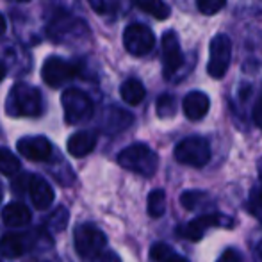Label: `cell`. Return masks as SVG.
Listing matches in <instances>:
<instances>
[{
	"label": "cell",
	"instance_id": "obj_27",
	"mask_svg": "<svg viewBox=\"0 0 262 262\" xmlns=\"http://www.w3.org/2000/svg\"><path fill=\"white\" fill-rule=\"evenodd\" d=\"M225 4H227V0H196V6L200 9V13L207 14V16L220 13L225 7Z\"/></svg>",
	"mask_w": 262,
	"mask_h": 262
},
{
	"label": "cell",
	"instance_id": "obj_34",
	"mask_svg": "<svg viewBox=\"0 0 262 262\" xmlns=\"http://www.w3.org/2000/svg\"><path fill=\"white\" fill-rule=\"evenodd\" d=\"M253 9L259 11V13H262V0H253Z\"/></svg>",
	"mask_w": 262,
	"mask_h": 262
},
{
	"label": "cell",
	"instance_id": "obj_35",
	"mask_svg": "<svg viewBox=\"0 0 262 262\" xmlns=\"http://www.w3.org/2000/svg\"><path fill=\"white\" fill-rule=\"evenodd\" d=\"M4 77H6V68H4V66L0 64V82L4 80Z\"/></svg>",
	"mask_w": 262,
	"mask_h": 262
},
{
	"label": "cell",
	"instance_id": "obj_31",
	"mask_svg": "<svg viewBox=\"0 0 262 262\" xmlns=\"http://www.w3.org/2000/svg\"><path fill=\"white\" fill-rule=\"evenodd\" d=\"M93 262H121L120 257L113 252H100L93 257Z\"/></svg>",
	"mask_w": 262,
	"mask_h": 262
},
{
	"label": "cell",
	"instance_id": "obj_30",
	"mask_svg": "<svg viewBox=\"0 0 262 262\" xmlns=\"http://www.w3.org/2000/svg\"><path fill=\"white\" fill-rule=\"evenodd\" d=\"M250 246L253 248V253H255V259L262 262V232H257L253 234V239H250Z\"/></svg>",
	"mask_w": 262,
	"mask_h": 262
},
{
	"label": "cell",
	"instance_id": "obj_17",
	"mask_svg": "<svg viewBox=\"0 0 262 262\" xmlns=\"http://www.w3.org/2000/svg\"><path fill=\"white\" fill-rule=\"evenodd\" d=\"M31 210L21 202H11L2 209V221L9 227H21V225L31 223Z\"/></svg>",
	"mask_w": 262,
	"mask_h": 262
},
{
	"label": "cell",
	"instance_id": "obj_3",
	"mask_svg": "<svg viewBox=\"0 0 262 262\" xmlns=\"http://www.w3.org/2000/svg\"><path fill=\"white\" fill-rule=\"evenodd\" d=\"M232 227H234V217L221 212H210V214H202V216L194 217L189 223L177 227V234L180 237L187 239V241L196 243L204 239L205 232L210 230V228H232Z\"/></svg>",
	"mask_w": 262,
	"mask_h": 262
},
{
	"label": "cell",
	"instance_id": "obj_21",
	"mask_svg": "<svg viewBox=\"0 0 262 262\" xmlns=\"http://www.w3.org/2000/svg\"><path fill=\"white\" fill-rule=\"evenodd\" d=\"M134 4L141 11L152 14L157 20H166V18H169V14H171L169 6L166 2H162V0H134Z\"/></svg>",
	"mask_w": 262,
	"mask_h": 262
},
{
	"label": "cell",
	"instance_id": "obj_10",
	"mask_svg": "<svg viewBox=\"0 0 262 262\" xmlns=\"http://www.w3.org/2000/svg\"><path fill=\"white\" fill-rule=\"evenodd\" d=\"M184 64V54L175 31H166L162 36V72L166 79H173Z\"/></svg>",
	"mask_w": 262,
	"mask_h": 262
},
{
	"label": "cell",
	"instance_id": "obj_20",
	"mask_svg": "<svg viewBox=\"0 0 262 262\" xmlns=\"http://www.w3.org/2000/svg\"><path fill=\"white\" fill-rule=\"evenodd\" d=\"M150 260L154 262H189L184 255H179L175 250L166 243H156L150 248Z\"/></svg>",
	"mask_w": 262,
	"mask_h": 262
},
{
	"label": "cell",
	"instance_id": "obj_32",
	"mask_svg": "<svg viewBox=\"0 0 262 262\" xmlns=\"http://www.w3.org/2000/svg\"><path fill=\"white\" fill-rule=\"evenodd\" d=\"M252 118H253V123H255L257 127L262 130V97L255 102V105H253Z\"/></svg>",
	"mask_w": 262,
	"mask_h": 262
},
{
	"label": "cell",
	"instance_id": "obj_23",
	"mask_svg": "<svg viewBox=\"0 0 262 262\" xmlns=\"http://www.w3.org/2000/svg\"><path fill=\"white\" fill-rule=\"evenodd\" d=\"M20 161L9 148H0V173L6 177H14L20 171Z\"/></svg>",
	"mask_w": 262,
	"mask_h": 262
},
{
	"label": "cell",
	"instance_id": "obj_24",
	"mask_svg": "<svg viewBox=\"0 0 262 262\" xmlns=\"http://www.w3.org/2000/svg\"><path fill=\"white\" fill-rule=\"evenodd\" d=\"M148 216L150 217H161L166 212V193L162 189H154L148 194Z\"/></svg>",
	"mask_w": 262,
	"mask_h": 262
},
{
	"label": "cell",
	"instance_id": "obj_26",
	"mask_svg": "<svg viewBox=\"0 0 262 262\" xmlns=\"http://www.w3.org/2000/svg\"><path fill=\"white\" fill-rule=\"evenodd\" d=\"M156 107H157V114L161 118H171V116H175V113H177V100L173 95L164 93L157 98Z\"/></svg>",
	"mask_w": 262,
	"mask_h": 262
},
{
	"label": "cell",
	"instance_id": "obj_11",
	"mask_svg": "<svg viewBox=\"0 0 262 262\" xmlns=\"http://www.w3.org/2000/svg\"><path fill=\"white\" fill-rule=\"evenodd\" d=\"M18 152L25 159L34 162L49 161L52 157V145L47 138L43 136H32V138H21L16 143Z\"/></svg>",
	"mask_w": 262,
	"mask_h": 262
},
{
	"label": "cell",
	"instance_id": "obj_9",
	"mask_svg": "<svg viewBox=\"0 0 262 262\" xmlns=\"http://www.w3.org/2000/svg\"><path fill=\"white\" fill-rule=\"evenodd\" d=\"M123 45L130 55L141 57L154 50L156 47V36L150 31V27L143 24H132L123 32Z\"/></svg>",
	"mask_w": 262,
	"mask_h": 262
},
{
	"label": "cell",
	"instance_id": "obj_14",
	"mask_svg": "<svg viewBox=\"0 0 262 262\" xmlns=\"http://www.w3.org/2000/svg\"><path fill=\"white\" fill-rule=\"evenodd\" d=\"M82 21L75 20L70 14H55V18L50 21L49 25V36L54 39V41H64L68 38H75L77 34V27H82Z\"/></svg>",
	"mask_w": 262,
	"mask_h": 262
},
{
	"label": "cell",
	"instance_id": "obj_1",
	"mask_svg": "<svg viewBox=\"0 0 262 262\" xmlns=\"http://www.w3.org/2000/svg\"><path fill=\"white\" fill-rule=\"evenodd\" d=\"M6 111L11 118H38L43 114V98L39 90L29 84L18 82L11 88Z\"/></svg>",
	"mask_w": 262,
	"mask_h": 262
},
{
	"label": "cell",
	"instance_id": "obj_5",
	"mask_svg": "<svg viewBox=\"0 0 262 262\" xmlns=\"http://www.w3.org/2000/svg\"><path fill=\"white\" fill-rule=\"evenodd\" d=\"M62 109H64V120L70 125H79L93 116V102L84 91L77 88H70L62 93Z\"/></svg>",
	"mask_w": 262,
	"mask_h": 262
},
{
	"label": "cell",
	"instance_id": "obj_13",
	"mask_svg": "<svg viewBox=\"0 0 262 262\" xmlns=\"http://www.w3.org/2000/svg\"><path fill=\"white\" fill-rule=\"evenodd\" d=\"M29 194H31V200L34 209L38 210H47L50 209V205L54 204V189L45 179L38 175H31V180H29V187H27Z\"/></svg>",
	"mask_w": 262,
	"mask_h": 262
},
{
	"label": "cell",
	"instance_id": "obj_7",
	"mask_svg": "<svg viewBox=\"0 0 262 262\" xmlns=\"http://www.w3.org/2000/svg\"><path fill=\"white\" fill-rule=\"evenodd\" d=\"M75 250L82 259H93L97 253H100L105 248L107 239L100 228L93 227L90 223L79 225L75 228Z\"/></svg>",
	"mask_w": 262,
	"mask_h": 262
},
{
	"label": "cell",
	"instance_id": "obj_19",
	"mask_svg": "<svg viewBox=\"0 0 262 262\" xmlns=\"http://www.w3.org/2000/svg\"><path fill=\"white\" fill-rule=\"evenodd\" d=\"M120 95H121V98H123V102H127V104H130V105H138L145 100L146 90H145V86H143L141 80L127 79L123 84H121Z\"/></svg>",
	"mask_w": 262,
	"mask_h": 262
},
{
	"label": "cell",
	"instance_id": "obj_2",
	"mask_svg": "<svg viewBox=\"0 0 262 262\" xmlns=\"http://www.w3.org/2000/svg\"><path fill=\"white\" fill-rule=\"evenodd\" d=\"M118 164L141 177H154L159 166L157 154L145 143H134L121 150L118 156Z\"/></svg>",
	"mask_w": 262,
	"mask_h": 262
},
{
	"label": "cell",
	"instance_id": "obj_37",
	"mask_svg": "<svg viewBox=\"0 0 262 262\" xmlns=\"http://www.w3.org/2000/svg\"><path fill=\"white\" fill-rule=\"evenodd\" d=\"M0 202H2V191H0Z\"/></svg>",
	"mask_w": 262,
	"mask_h": 262
},
{
	"label": "cell",
	"instance_id": "obj_29",
	"mask_svg": "<svg viewBox=\"0 0 262 262\" xmlns=\"http://www.w3.org/2000/svg\"><path fill=\"white\" fill-rule=\"evenodd\" d=\"M217 262H243V255L239 250L235 248H227L223 252V255L217 259Z\"/></svg>",
	"mask_w": 262,
	"mask_h": 262
},
{
	"label": "cell",
	"instance_id": "obj_4",
	"mask_svg": "<svg viewBox=\"0 0 262 262\" xmlns=\"http://www.w3.org/2000/svg\"><path fill=\"white\" fill-rule=\"evenodd\" d=\"M175 159L191 168H204L210 161V145L200 136H189L175 146Z\"/></svg>",
	"mask_w": 262,
	"mask_h": 262
},
{
	"label": "cell",
	"instance_id": "obj_33",
	"mask_svg": "<svg viewBox=\"0 0 262 262\" xmlns=\"http://www.w3.org/2000/svg\"><path fill=\"white\" fill-rule=\"evenodd\" d=\"M6 29H7V21H6V18H4V14L0 13V36L6 32Z\"/></svg>",
	"mask_w": 262,
	"mask_h": 262
},
{
	"label": "cell",
	"instance_id": "obj_22",
	"mask_svg": "<svg viewBox=\"0 0 262 262\" xmlns=\"http://www.w3.org/2000/svg\"><path fill=\"white\" fill-rule=\"evenodd\" d=\"M210 200L205 191H184L180 194V204L186 210H198Z\"/></svg>",
	"mask_w": 262,
	"mask_h": 262
},
{
	"label": "cell",
	"instance_id": "obj_18",
	"mask_svg": "<svg viewBox=\"0 0 262 262\" xmlns=\"http://www.w3.org/2000/svg\"><path fill=\"white\" fill-rule=\"evenodd\" d=\"M132 121H134V118H132L130 113H127L123 109H118V107H111L105 113L104 128L109 134H114V132L125 130L128 125H132Z\"/></svg>",
	"mask_w": 262,
	"mask_h": 262
},
{
	"label": "cell",
	"instance_id": "obj_16",
	"mask_svg": "<svg viewBox=\"0 0 262 262\" xmlns=\"http://www.w3.org/2000/svg\"><path fill=\"white\" fill-rule=\"evenodd\" d=\"M97 141H98V136L97 132L93 130H80V132H75L72 138L68 139V154L77 159L80 157H86L88 154H91L97 146Z\"/></svg>",
	"mask_w": 262,
	"mask_h": 262
},
{
	"label": "cell",
	"instance_id": "obj_28",
	"mask_svg": "<svg viewBox=\"0 0 262 262\" xmlns=\"http://www.w3.org/2000/svg\"><path fill=\"white\" fill-rule=\"evenodd\" d=\"M29 180H31V175H29V173H21V175L18 177V179H14V182L11 184V189H13L14 193H24L29 187Z\"/></svg>",
	"mask_w": 262,
	"mask_h": 262
},
{
	"label": "cell",
	"instance_id": "obj_36",
	"mask_svg": "<svg viewBox=\"0 0 262 262\" xmlns=\"http://www.w3.org/2000/svg\"><path fill=\"white\" fill-rule=\"evenodd\" d=\"M9 2H20V4H24V2H29V0H9Z\"/></svg>",
	"mask_w": 262,
	"mask_h": 262
},
{
	"label": "cell",
	"instance_id": "obj_15",
	"mask_svg": "<svg viewBox=\"0 0 262 262\" xmlns=\"http://www.w3.org/2000/svg\"><path fill=\"white\" fill-rule=\"evenodd\" d=\"M210 100L205 93L202 91H191L184 97L182 100V111L187 116V120L191 121H198L209 113Z\"/></svg>",
	"mask_w": 262,
	"mask_h": 262
},
{
	"label": "cell",
	"instance_id": "obj_6",
	"mask_svg": "<svg viewBox=\"0 0 262 262\" xmlns=\"http://www.w3.org/2000/svg\"><path fill=\"white\" fill-rule=\"evenodd\" d=\"M232 61V41L227 34H217L209 45L207 73L212 79H223Z\"/></svg>",
	"mask_w": 262,
	"mask_h": 262
},
{
	"label": "cell",
	"instance_id": "obj_8",
	"mask_svg": "<svg viewBox=\"0 0 262 262\" xmlns=\"http://www.w3.org/2000/svg\"><path fill=\"white\" fill-rule=\"evenodd\" d=\"M79 75V66L62 57H49L41 68V77L50 88H61Z\"/></svg>",
	"mask_w": 262,
	"mask_h": 262
},
{
	"label": "cell",
	"instance_id": "obj_25",
	"mask_svg": "<svg viewBox=\"0 0 262 262\" xmlns=\"http://www.w3.org/2000/svg\"><path fill=\"white\" fill-rule=\"evenodd\" d=\"M250 212L262 221V161L259 162V186H255L250 193L248 200Z\"/></svg>",
	"mask_w": 262,
	"mask_h": 262
},
{
	"label": "cell",
	"instance_id": "obj_12",
	"mask_svg": "<svg viewBox=\"0 0 262 262\" xmlns=\"http://www.w3.org/2000/svg\"><path fill=\"white\" fill-rule=\"evenodd\" d=\"M34 239L29 232H9L0 237V255L6 259L21 257L32 246Z\"/></svg>",
	"mask_w": 262,
	"mask_h": 262
}]
</instances>
